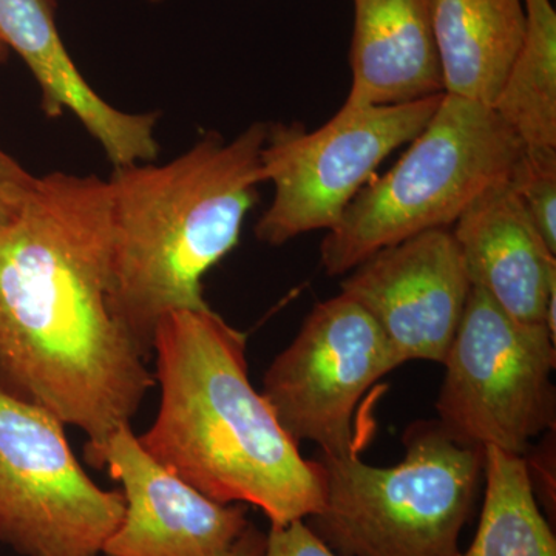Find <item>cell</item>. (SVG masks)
<instances>
[{
	"label": "cell",
	"instance_id": "277c9868",
	"mask_svg": "<svg viewBox=\"0 0 556 556\" xmlns=\"http://www.w3.org/2000/svg\"><path fill=\"white\" fill-rule=\"evenodd\" d=\"M405 456L375 467L356 453L317 463L324 506L306 518L338 556H456L484 482V448L470 447L438 420H417L402 438Z\"/></svg>",
	"mask_w": 556,
	"mask_h": 556
},
{
	"label": "cell",
	"instance_id": "ba28073f",
	"mask_svg": "<svg viewBox=\"0 0 556 556\" xmlns=\"http://www.w3.org/2000/svg\"><path fill=\"white\" fill-rule=\"evenodd\" d=\"M64 424L0 388V543L22 556H102L124 515L70 447Z\"/></svg>",
	"mask_w": 556,
	"mask_h": 556
},
{
	"label": "cell",
	"instance_id": "2e32d148",
	"mask_svg": "<svg viewBox=\"0 0 556 556\" xmlns=\"http://www.w3.org/2000/svg\"><path fill=\"white\" fill-rule=\"evenodd\" d=\"M525 40L493 110L533 159L556 156V13L551 0H525Z\"/></svg>",
	"mask_w": 556,
	"mask_h": 556
},
{
	"label": "cell",
	"instance_id": "7402d4cb",
	"mask_svg": "<svg viewBox=\"0 0 556 556\" xmlns=\"http://www.w3.org/2000/svg\"><path fill=\"white\" fill-rule=\"evenodd\" d=\"M265 544L266 533L251 525L226 556H262L263 551H265Z\"/></svg>",
	"mask_w": 556,
	"mask_h": 556
},
{
	"label": "cell",
	"instance_id": "52a82bcc",
	"mask_svg": "<svg viewBox=\"0 0 556 556\" xmlns=\"http://www.w3.org/2000/svg\"><path fill=\"white\" fill-rule=\"evenodd\" d=\"M444 94L394 105L343 104L317 130L274 124L262 150L263 182L273 203L255 236L281 247L313 230H331L383 160L412 142Z\"/></svg>",
	"mask_w": 556,
	"mask_h": 556
},
{
	"label": "cell",
	"instance_id": "7a4b0ae2",
	"mask_svg": "<svg viewBox=\"0 0 556 556\" xmlns=\"http://www.w3.org/2000/svg\"><path fill=\"white\" fill-rule=\"evenodd\" d=\"M247 345L211 306L161 318L152 339L159 415L138 441L211 500L257 507L270 526H287L320 510L324 478L252 387Z\"/></svg>",
	"mask_w": 556,
	"mask_h": 556
},
{
	"label": "cell",
	"instance_id": "d6986e66",
	"mask_svg": "<svg viewBox=\"0 0 556 556\" xmlns=\"http://www.w3.org/2000/svg\"><path fill=\"white\" fill-rule=\"evenodd\" d=\"M262 556H338L309 529L305 519L270 526Z\"/></svg>",
	"mask_w": 556,
	"mask_h": 556
},
{
	"label": "cell",
	"instance_id": "9c48e42d",
	"mask_svg": "<svg viewBox=\"0 0 556 556\" xmlns=\"http://www.w3.org/2000/svg\"><path fill=\"white\" fill-rule=\"evenodd\" d=\"M382 331L346 295L318 303L266 369L262 394L289 438L328 456L356 453L354 415L369 388L396 369Z\"/></svg>",
	"mask_w": 556,
	"mask_h": 556
},
{
	"label": "cell",
	"instance_id": "3957f363",
	"mask_svg": "<svg viewBox=\"0 0 556 556\" xmlns=\"http://www.w3.org/2000/svg\"><path fill=\"white\" fill-rule=\"evenodd\" d=\"M268 124L207 135L178 159L115 167L108 181L116 300L139 343L175 311L208 308L203 280L236 249L258 199Z\"/></svg>",
	"mask_w": 556,
	"mask_h": 556
},
{
	"label": "cell",
	"instance_id": "8fae6325",
	"mask_svg": "<svg viewBox=\"0 0 556 556\" xmlns=\"http://www.w3.org/2000/svg\"><path fill=\"white\" fill-rule=\"evenodd\" d=\"M84 455L108 468L124 497L102 556H226L252 525L243 504L217 503L153 459L131 424L104 444L86 445Z\"/></svg>",
	"mask_w": 556,
	"mask_h": 556
},
{
	"label": "cell",
	"instance_id": "8992f818",
	"mask_svg": "<svg viewBox=\"0 0 556 556\" xmlns=\"http://www.w3.org/2000/svg\"><path fill=\"white\" fill-rule=\"evenodd\" d=\"M438 422L453 441L525 456L556 426V340L471 287L444 361Z\"/></svg>",
	"mask_w": 556,
	"mask_h": 556
},
{
	"label": "cell",
	"instance_id": "5b68a950",
	"mask_svg": "<svg viewBox=\"0 0 556 556\" xmlns=\"http://www.w3.org/2000/svg\"><path fill=\"white\" fill-rule=\"evenodd\" d=\"M522 146L490 105L444 93L437 112L382 177L354 197L321 241L328 276L433 229H450L493 186L510 179Z\"/></svg>",
	"mask_w": 556,
	"mask_h": 556
},
{
	"label": "cell",
	"instance_id": "6da1fadb",
	"mask_svg": "<svg viewBox=\"0 0 556 556\" xmlns=\"http://www.w3.org/2000/svg\"><path fill=\"white\" fill-rule=\"evenodd\" d=\"M149 357L116 300L108 181L38 178L0 225V388L101 445L156 386Z\"/></svg>",
	"mask_w": 556,
	"mask_h": 556
},
{
	"label": "cell",
	"instance_id": "603a6c76",
	"mask_svg": "<svg viewBox=\"0 0 556 556\" xmlns=\"http://www.w3.org/2000/svg\"><path fill=\"white\" fill-rule=\"evenodd\" d=\"M7 58V47L3 46L2 42H0V61L5 60Z\"/></svg>",
	"mask_w": 556,
	"mask_h": 556
},
{
	"label": "cell",
	"instance_id": "cb8c5ba5",
	"mask_svg": "<svg viewBox=\"0 0 556 556\" xmlns=\"http://www.w3.org/2000/svg\"><path fill=\"white\" fill-rule=\"evenodd\" d=\"M149 2L156 3V2H163V0H149Z\"/></svg>",
	"mask_w": 556,
	"mask_h": 556
},
{
	"label": "cell",
	"instance_id": "9a60e30c",
	"mask_svg": "<svg viewBox=\"0 0 556 556\" xmlns=\"http://www.w3.org/2000/svg\"><path fill=\"white\" fill-rule=\"evenodd\" d=\"M444 93L492 108L527 28L525 0H431Z\"/></svg>",
	"mask_w": 556,
	"mask_h": 556
},
{
	"label": "cell",
	"instance_id": "e0dca14e",
	"mask_svg": "<svg viewBox=\"0 0 556 556\" xmlns=\"http://www.w3.org/2000/svg\"><path fill=\"white\" fill-rule=\"evenodd\" d=\"M484 501L477 535L456 556H556V538L538 503L525 457L484 448Z\"/></svg>",
	"mask_w": 556,
	"mask_h": 556
},
{
	"label": "cell",
	"instance_id": "30bf717a",
	"mask_svg": "<svg viewBox=\"0 0 556 556\" xmlns=\"http://www.w3.org/2000/svg\"><path fill=\"white\" fill-rule=\"evenodd\" d=\"M471 283L450 229H433L372 254L351 270L340 294L378 324L396 367L444 364Z\"/></svg>",
	"mask_w": 556,
	"mask_h": 556
},
{
	"label": "cell",
	"instance_id": "5bb4252c",
	"mask_svg": "<svg viewBox=\"0 0 556 556\" xmlns=\"http://www.w3.org/2000/svg\"><path fill=\"white\" fill-rule=\"evenodd\" d=\"M345 104L394 105L444 94L431 0H353Z\"/></svg>",
	"mask_w": 556,
	"mask_h": 556
},
{
	"label": "cell",
	"instance_id": "ffe728a7",
	"mask_svg": "<svg viewBox=\"0 0 556 556\" xmlns=\"http://www.w3.org/2000/svg\"><path fill=\"white\" fill-rule=\"evenodd\" d=\"M522 457H525L538 503L540 506L543 504L547 514H552V518H555V430L543 434L540 445L536 447L532 445Z\"/></svg>",
	"mask_w": 556,
	"mask_h": 556
},
{
	"label": "cell",
	"instance_id": "7c38bea8",
	"mask_svg": "<svg viewBox=\"0 0 556 556\" xmlns=\"http://www.w3.org/2000/svg\"><path fill=\"white\" fill-rule=\"evenodd\" d=\"M0 42L24 60L42 90L50 118L72 112L100 142L113 166L148 163L159 156L156 113L112 108L83 78L62 42L56 0H0Z\"/></svg>",
	"mask_w": 556,
	"mask_h": 556
},
{
	"label": "cell",
	"instance_id": "4fadbf2b",
	"mask_svg": "<svg viewBox=\"0 0 556 556\" xmlns=\"http://www.w3.org/2000/svg\"><path fill=\"white\" fill-rule=\"evenodd\" d=\"M453 236L471 287L526 324H544L556 291V252L547 247L510 182L486 190L455 223Z\"/></svg>",
	"mask_w": 556,
	"mask_h": 556
},
{
	"label": "cell",
	"instance_id": "ac0fdd59",
	"mask_svg": "<svg viewBox=\"0 0 556 556\" xmlns=\"http://www.w3.org/2000/svg\"><path fill=\"white\" fill-rule=\"evenodd\" d=\"M508 182L540 236L556 252V156L533 159L522 152Z\"/></svg>",
	"mask_w": 556,
	"mask_h": 556
},
{
	"label": "cell",
	"instance_id": "44dd1931",
	"mask_svg": "<svg viewBox=\"0 0 556 556\" xmlns=\"http://www.w3.org/2000/svg\"><path fill=\"white\" fill-rule=\"evenodd\" d=\"M38 178L0 149V225L13 218L31 195Z\"/></svg>",
	"mask_w": 556,
	"mask_h": 556
}]
</instances>
